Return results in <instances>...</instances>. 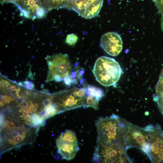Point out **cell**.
Segmentation results:
<instances>
[{
    "mask_svg": "<svg viewBox=\"0 0 163 163\" xmlns=\"http://www.w3.org/2000/svg\"><path fill=\"white\" fill-rule=\"evenodd\" d=\"M24 88L5 107L4 113L30 127L39 129L48 118L46 108L51 94Z\"/></svg>",
    "mask_w": 163,
    "mask_h": 163,
    "instance_id": "obj_1",
    "label": "cell"
},
{
    "mask_svg": "<svg viewBox=\"0 0 163 163\" xmlns=\"http://www.w3.org/2000/svg\"><path fill=\"white\" fill-rule=\"evenodd\" d=\"M128 122L115 114L99 118L96 122L98 133L96 147L125 153Z\"/></svg>",
    "mask_w": 163,
    "mask_h": 163,
    "instance_id": "obj_2",
    "label": "cell"
},
{
    "mask_svg": "<svg viewBox=\"0 0 163 163\" xmlns=\"http://www.w3.org/2000/svg\"><path fill=\"white\" fill-rule=\"evenodd\" d=\"M1 114V154L35 141L38 128L28 126L6 114Z\"/></svg>",
    "mask_w": 163,
    "mask_h": 163,
    "instance_id": "obj_3",
    "label": "cell"
},
{
    "mask_svg": "<svg viewBox=\"0 0 163 163\" xmlns=\"http://www.w3.org/2000/svg\"><path fill=\"white\" fill-rule=\"evenodd\" d=\"M92 72L96 80L105 86L115 84L122 73L119 64L114 59L104 56L97 59Z\"/></svg>",
    "mask_w": 163,
    "mask_h": 163,
    "instance_id": "obj_4",
    "label": "cell"
},
{
    "mask_svg": "<svg viewBox=\"0 0 163 163\" xmlns=\"http://www.w3.org/2000/svg\"><path fill=\"white\" fill-rule=\"evenodd\" d=\"M84 87L76 88L51 94L53 103L59 113L81 107H86L88 95Z\"/></svg>",
    "mask_w": 163,
    "mask_h": 163,
    "instance_id": "obj_5",
    "label": "cell"
},
{
    "mask_svg": "<svg viewBox=\"0 0 163 163\" xmlns=\"http://www.w3.org/2000/svg\"><path fill=\"white\" fill-rule=\"evenodd\" d=\"M48 66L49 71L47 82L54 81H62L72 73V65L69 56L59 53L46 58Z\"/></svg>",
    "mask_w": 163,
    "mask_h": 163,
    "instance_id": "obj_6",
    "label": "cell"
},
{
    "mask_svg": "<svg viewBox=\"0 0 163 163\" xmlns=\"http://www.w3.org/2000/svg\"><path fill=\"white\" fill-rule=\"evenodd\" d=\"M56 143L58 152L62 159L71 160L79 150L75 133L70 130L62 133L57 138Z\"/></svg>",
    "mask_w": 163,
    "mask_h": 163,
    "instance_id": "obj_7",
    "label": "cell"
},
{
    "mask_svg": "<svg viewBox=\"0 0 163 163\" xmlns=\"http://www.w3.org/2000/svg\"><path fill=\"white\" fill-rule=\"evenodd\" d=\"M149 129V158L152 162H163V131L157 124L155 126L150 125Z\"/></svg>",
    "mask_w": 163,
    "mask_h": 163,
    "instance_id": "obj_8",
    "label": "cell"
},
{
    "mask_svg": "<svg viewBox=\"0 0 163 163\" xmlns=\"http://www.w3.org/2000/svg\"><path fill=\"white\" fill-rule=\"evenodd\" d=\"M100 46L109 55L115 56L121 52L123 43L119 34L114 32H110L102 35L101 40Z\"/></svg>",
    "mask_w": 163,
    "mask_h": 163,
    "instance_id": "obj_9",
    "label": "cell"
},
{
    "mask_svg": "<svg viewBox=\"0 0 163 163\" xmlns=\"http://www.w3.org/2000/svg\"><path fill=\"white\" fill-rule=\"evenodd\" d=\"M98 0H70L65 8L73 10L86 19L92 17Z\"/></svg>",
    "mask_w": 163,
    "mask_h": 163,
    "instance_id": "obj_10",
    "label": "cell"
},
{
    "mask_svg": "<svg viewBox=\"0 0 163 163\" xmlns=\"http://www.w3.org/2000/svg\"><path fill=\"white\" fill-rule=\"evenodd\" d=\"M83 87L85 88L88 95H91L99 101L104 95V91L100 88L86 84L84 85Z\"/></svg>",
    "mask_w": 163,
    "mask_h": 163,
    "instance_id": "obj_11",
    "label": "cell"
},
{
    "mask_svg": "<svg viewBox=\"0 0 163 163\" xmlns=\"http://www.w3.org/2000/svg\"><path fill=\"white\" fill-rule=\"evenodd\" d=\"M70 0H48L49 10L56 8H65Z\"/></svg>",
    "mask_w": 163,
    "mask_h": 163,
    "instance_id": "obj_12",
    "label": "cell"
},
{
    "mask_svg": "<svg viewBox=\"0 0 163 163\" xmlns=\"http://www.w3.org/2000/svg\"><path fill=\"white\" fill-rule=\"evenodd\" d=\"M99 101L98 99L94 97L91 95H88L86 101V107H91L95 110H97Z\"/></svg>",
    "mask_w": 163,
    "mask_h": 163,
    "instance_id": "obj_13",
    "label": "cell"
},
{
    "mask_svg": "<svg viewBox=\"0 0 163 163\" xmlns=\"http://www.w3.org/2000/svg\"><path fill=\"white\" fill-rule=\"evenodd\" d=\"M156 95L155 96L163 97V76H160L155 86Z\"/></svg>",
    "mask_w": 163,
    "mask_h": 163,
    "instance_id": "obj_14",
    "label": "cell"
},
{
    "mask_svg": "<svg viewBox=\"0 0 163 163\" xmlns=\"http://www.w3.org/2000/svg\"><path fill=\"white\" fill-rule=\"evenodd\" d=\"M77 36L73 33L68 34L66 38V42L70 46L74 45L78 40Z\"/></svg>",
    "mask_w": 163,
    "mask_h": 163,
    "instance_id": "obj_15",
    "label": "cell"
},
{
    "mask_svg": "<svg viewBox=\"0 0 163 163\" xmlns=\"http://www.w3.org/2000/svg\"><path fill=\"white\" fill-rule=\"evenodd\" d=\"M46 12L44 8L40 7L36 11V16L37 18H42L45 17Z\"/></svg>",
    "mask_w": 163,
    "mask_h": 163,
    "instance_id": "obj_16",
    "label": "cell"
},
{
    "mask_svg": "<svg viewBox=\"0 0 163 163\" xmlns=\"http://www.w3.org/2000/svg\"><path fill=\"white\" fill-rule=\"evenodd\" d=\"M153 99L157 103L160 111L163 115V97L155 96Z\"/></svg>",
    "mask_w": 163,
    "mask_h": 163,
    "instance_id": "obj_17",
    "label": "cell"
},
{
    "mask_svg": "<svg viewBox=\"0 0 163 163\" xmlns=\"http://www.w3.org/2000/svg\"><path fill=\"white\" fill-rule=\"evenodd\" d=\"M159 11L163 14V0H152Z\"/></svg>",
    "mask_w": 163,
    "mask_h": 163,
    "instance_id": "obj_18",
    "label": "cell"
},
{
    "mask_svg": "<svg viewBox=\"0 0 163 163\" xmlns=\"http://www.w3.org/2000/svg\"><path fill=\"white\" fill-rule=\"evenodd\" d=\"M22 86L28 90H33L34 87L33 83L28 80L22 82Z\"/></svg>",
    "mask_w": 163,
    "mask_h": 163,
    "instance_id": "obj_19",
    "label": "cell"
},
{
    "mask_svg": "<svg viewBox=\"0 0 163 163\" xmlns=\"http://www.w3.org/2000/svg\"><path fill=\"white\" fill-rule=\"evenodd\" d=\"M161 26L162 30L163 32V14L161 18Z\"/></svg>",
    "mask_w": 163,
    "mask_h": 163,
    "instance_id": "obj_20",
    "label": "cell"
}]
</instances>
